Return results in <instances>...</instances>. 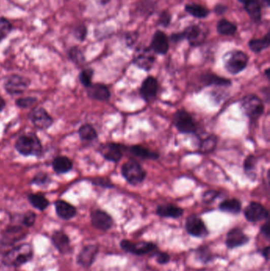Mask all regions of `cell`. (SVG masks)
<instances>
[{
    "label": "cell",
    "mask_w": 270,
    "mask_h": 271,
    "mask_svg": "<svg viewBox=\"0 0 270 271\" xmlns=\"http://www.w3.org/2000/svg\"><path fill=\"white\" fill-rule=\"evenodd\" d=\"M48 180H49V179H48L46 175H38V176L32 180V183H36V184L38 185H42L46 183V182H47Z\"/></svg>",
    "instance_id": "46"
},
{
    "label": "cell",
    "mask_w": 270,
    "mask_h": 271,
    "mask_svg": "<svg viewBox=\"0 0 270 271\" xmlns=\"http://www.w3.org/2000/svg\"><path fill=\"white\" fill-rule=\"evenodd\" d=\"M158 93V82L153 76H148L142 83L141 94L143 99L151 101L155 99Z\"/></svg>",
    "instance_id": "15"
},
{
    "label": "cell",
    "mask_w": 270,
    "mask_h": 271,
    "mask_svg": "<svg viewBox=\"0 0 270 271\" xmlns=\"http://www.w3.org/2000/svg\"><path fill=\"white\" fill-rule=\"evenodd\" d=\"M241 108L247 117L252 121H256L263 114L264 104L258 96L249 94L242 99Z\"/></svg>",
    "instance_id": "5"
},
{
    "label": "cell",
    "mask_w": 270,
    "mask_h": 271,
    "mask_svg": "<svg viewBox=\"0 0 270 271\" xmlns=\"http://www.w3.org/2000/svg\"><path fill=\"white\" fill-rule=\"evenodd\" d=\"M219 209L224 213L239 214L242 210V204L238 199H227L220 203Z\"/></svg>",
    "instance_id": "27"
},
{
    "label": "cell",
    "mask_w": 270,
    "mask_h": 271,
    "mask_svg": "<svg viewBox=\"0 0 270 271\" xmlns=\"http://www.w3.org/2000/svg\"><path fill=\"white\" fill-rule=\"evenodd\" d=\"M269 246H266L263 248L261 251V256L265 259V261L268 260V256H269Z\"/></svg>",
    "instance_id": "50"
},
{
    "label": "cell",
    "mask_w": 270,
    "mask_h": 271,
    "mask_svg": "<svg viewBox=\"0 0 270 271\" xmlns=\"http://www.w3.org/2000/svg\"><path fill=\"white\" fill-rule=\"evenodd\" d=\"M219 192L214 191V190H209V191L205 192L203 196H202V200L206 204H209V203L213 202L216 197H218Z\"/></svg>",
    "instance_id": "39"
},
{
    "label": "cell",
    "mask_w": 270,
    "mask_h": 271,
    "mask_svg": "<svg viewBox=\"0 0 270 271\" xmlns=\"http://www.w3.org/2000/svg\"><path fill=\"white\" fill-rule=\"evenodd\" d=\"M35 101H37L36 98L27 97V98H19L17 100L16 104L21 108H27V107H31Z\"/></svg>",
    "instance_id": "40"
},
{
    "label": "cell",
    "mask_w": 270,
    "mask_h": 271,
    "mask_svg": "<svg viewBox=\"0 0 270 271\" xmlns=\"http://www.w3.org/2000/svg\"><path fill=\"white\" fill-rule=\"evenodd\" d=\"M186 11L189 15L197 18H206L209 14V10L198 4H187L186 6Z\"/></svg>",
    "instance_id": "34"
},
{
    "label": "cell",
    "mask_w": 270,
    "mask_h": 271,
    "mask_svg": "<svg viewBox=\"0 0 270 271\" xmlns=\"http://www.w3.org/2000/svg\"><path fill=\"white\" fill-rule=\"evenodd\" d=\"M97 252H98V247L95 245H88L85 247L78 256V262L84 267H90L92 264L94 263Z\"/></svg>",
    "instance_id": "16"
},
{
    "label": "cell",
    "mask_w": 270,
    "mask_h": 271,
    "mask_svg": "<svg viewBox=\"0 0 270 271\" xmlns=\"http://www.w3.org/2000/svg\"><path fill=\"white\" fill-rule=\"evenodd\" d=\"M12 29V25L8 19H6L5 18H0V41L5 39Z\"/></svg>",
    "instance_id": "36"
},
{
    "label": "cell",
    "mask_w": 270,
    "mask_h": 271,
    "mask_svg": "<svg viewBox=\"0 0 270 271\" xmlns=\"http://www.w3.org/2000/svg\"><path fill=\"white\" fill-rule=\"evenodd\" d=\"M151 49L158 54L165 55L169 49V41L166 35L158 30L155 32L151 42Z\"/></svg>",
    "instance_id": "18"
},
{
    "label": "cell",
    "mask_w": 270,
    "mask_h": 271,
    "mask_svg": "<svg viewBox=\"0 0 270 271\" xmlns=\"http://www.w3.org/2000/svg\"><path fill=\"white\" fill-rule=\"evenodd\" d=\"M269 45L270 38L268 33L261 39H253L249 42V47L254 53H260L264 49L268 48Z\"/></svg>",
    "instance_id": "29"
},
{
    "label": "cell",
    "mask_w": 270,
    "mask_h": 271,
    "mask_svg": "<svg viewBox=\"0 0 270 271\" xmlns=\"http://www.w3.org/2000/svg\"><path fill=\"white\" fill-rule=\"evenodd\" d=\"M69 56L71 59L74 61L80 62L82 61L83 59V54H82L81 51L79 48H72L69 51Z\"/></svg>",
    "instance_id": "41"
},
{
    "label": "cell",
    "mask_w": 270,
    "mask_h": 271,
    "mask_svg": "<svg viewBox=\"0 0 270 271\" xmlns=\"http://www.w3.org/2000/svg\"><path fill=\"white\" fill-rule=\"evenodd\" d=\"M72 160L65 156H58L52 162V167L56 173L61 175V174L67 173L72 169Z\"/></svg>",
    "instance_id": "26"
},
{
    "label": "cell",
    "mask_w": 270,
    "mask_h": 271,
    "mask_svg": "<svg viewBox=\"0 0 270 271\" xmlns=\"http://www.w3.org/2000/svg\"><path fill=\"white\" fill-rule=\"evenodd\" d=\"M217 138L215 135H211L200 142V152L202 154H209L216 149L217 145Z\"/></svg>",
    "instance_id": "32"
},
{
    "label": "cell",
    "mask_w": 270,
    "mask_h": 271,
    "mask_svg": "<svg viewBox=\"0 0 270 271\" xmlns=\"http://www.w3.org/2000/svg\"><path fill=\"white\" fill-rule=\"evenodd\" d=\"M130 152L133 154L134 156L142 159H156L159 158V154L157 152L148 150V148L140 145H134L130 148Z\"/></svg>",
    "instance_id": "28"
},
{
    "label": "cell",
    "mask_w": 270,
    "mask_h": 271,
    "mask_svg": "<svg viewBox=\"0 0 270 271\" xmlns=\"http://www.w3.org/2000/svg\"><path fill=\"white\" fill-rule=\"evenodd\" d=\"M6 106V103L5 101H4V98L0 96V112L4 110V108H5Z\"/></svg>",
    "instance_id": "51"
},
{
    "label": "cell",
    "mask_w": 270,
    "mask_h": 271,
    "mask_svg": "<svg viewBox=\"0 0 270 271\" xmlns=\"http://www.w3.org/2000/svg\"><path fill=\"white\" fill-rule=\"evenodd\" d=\"M236 30H237L236 25L225 19L220 20L217 24V31L220 35L229 36L234 35Z\"/></svg>",
    "instance_id": "35"
},
{
    "label": "cell",
    "mask_w": 270,
    "mask_h": 271,
    "mask_svg": "<svg viewBox=\"0 0 270 271\" xmlns=\"http://www.w3.org/2000/svg\"><path fill=\"white\" fill-rule=\"evenodd\" d=\"M100 1H101L102 4H107L109 0H100Z\"/></svg>",
    "instance_id": "54"
},
{
    "label": "cell",
    "mask_w": 270,
    "mask_h": 271,
    "mask_svg": "<svg viewBox=\"0 0 270 271\" xmlns=\"http://www.w3.org/2000/svg\"><path fill=\"white\" fill-rule=\"evenodd\" d=\"M87 93L89 98L97 101H107L110 98V92L108 87L101 83H94V84L91 83L87 87Z\"/></svg>",
    "instance_id": "17"
},
{
    "label": "cell",
    "mask_w": 270,
    "mask_h": 271,
    "mask_svg": "<svg viewBox=\"0 0 270 271\" xmlns=\"http://www.w3.org/2000/svg\"><path fill=\"white\" fill-rule=\"evenodd\" d=\"M52 241L56 248L61 253H67L68 251H70V241L69 237L62 231H56L52 235Z\"/></svg>",
    "instance_id": "25"
},
{
    "label": "cell",
    "mask_w": 270,
    "mask_h": 271,
    "mask_svg": "<svg viewBox=\"0 0 270 271\" xmlns=\"http://www.w3.org/2000/svg\"><path fill=\"white\" fill-rule=\"evenodd\" d=\"M56 214L63 220H70L76 215V209L67 201L59 200L55 203Z\"/></svg>",
    "instance_id": "23"
},
{
    "label": "cell",
    "mask_w": 270,
    "mask_h": 271,
    "mask_svg": "<svg viewBox=\"0 0 270 271\" xmlns=\"http://www.w3.org/2000/svg\"><path fill=\"white\" fill-rule=\"evenodd\" d=\"M28 199L30 204L37 210L43 211L49 206V201L45 196L40 193H31L28 197Z\"/></svg>",
    "instance_id": "30"
},
{
    "label": "cell",
    "mask_w": 270,
    "mask_h": 271,
    "mask_svg": "<svg viewBox=\"0 0 270 271\" xmlns=\"http://www.w3.org/2000/svg\"><path fill=\"white\" fill-rule=\"evenodd\" d=\"M123 177L132 186L141 184L146 177V172L138 162L129 160L124 163L121 168Z\"/></svg>",
    "instance_id": "3"
},
{
    "label": "cell",
    "mask_w": 270,
    "mask_h": 271,
    "mask_svg": "<svg viewBox=\"0 0 270 271\" xmlns=\"http://www.w3.org/2000/svg\"><path fill=\"white\" fill-rule=\"evenodd\" d=\"M261 233L262 234L267 240H269L270 231H269V223L267 221L265 224H263L261 228Z\"/></svg>",
    "instance_id": "47"
},
{
    "label": "cell",
    "mask_w": 270,
    "mask_h": 271,
    "mask_svg": "<svg viewBox=\"0 0 270 271\" xmlns=\"http://www.w3.org/2000/svg\"><path fill=\"white\" fill-rule=\"evenodd\" d=\"M94 76V71L91 69H84L80 75V80L84 87H87L91 84L92 77Z\"/></svg>",
    "instance_id": "37"
},
{
    "label": "cell",
    "mask_w": 270,
    "mask_h": 271,
    "mask_svg": "<svg viewBox=\"0 0 270 271\" xmlns=\"http://www.w3.org/2000/svg\"><path fill=\"white\" fill-rule=\"evenodd\" d=\"M29 85L28 79L18 75H12L6 80L4 88L10 94H19L23 93Z\"/></svg>",
    "instance_id": "9"
},
{
    "label": "cell",
    "mask_w": 270,
    "mask_h": 271,
    "mask_svg": "<svg viewBox=\"0 0 270 271\" xmlns=\"http://www.w3.org/2000/svg\"><path fill=\"white\" fill-rule=\"evenodd\" d=\"M250 238L240 228H234L227 232L225 244L229 249L240 248L248 244Z\"/></svg>",
    "instance_id": "12"
},
{
    "label": "cell",
    "mask_w": 270,
    "mask_h": 271,
    "mask_svg": "<svg viewBox=\"0 0 270 271\" xmlns=\"http://www.w3.org/2000/svg\"><path fill=\"white\" fill-rule=\"evenodd\" d=\"M186 229L188 234L196 238H205L209 235V230L202 219L196 215H191L186 219Z\"/></svg>",
    "instance_id": "8"
},
{
    "label": "cell",
    "mask_w": 270,
    "mask_h": 271,
    "mask_svg": "<svg viewBox=\"0 0 270 271\" xmlns=\"http://www.w3.org/2000/svg\"><path fill=\"white\" fill-rule=\"evenodd\" d=\"M182 35L184 39H187L193 46L200 45L206 39V35H203L201 28L199 25H190L185 29Z\"/></svg>",
    "instance_id": "20"
},
{
    "label": "cell",
    "mask_w": 270,
    "mask_h": 271,
    "mask_svg": "<svg viewBox=\"0 0 270 271\" xmlns=\"http://www.w3.org/2000/svg\"><path fill=\"white\" fill-rule=\"evenodd\" d=\"M32 125L41 130H46L52 125V119L47 111L43 108H36L29 114Z\"/></svg>",
    "instance_id": "11"
},
{
    "label": "cell",
    "mask_w": 270,
    "mask_h": 271,
    "mask_svg": "<svg viewBox=\"0 0 270 271\" xmlns=\"http://www.w3.org/2000/svg\"><path fill=\"white\" fill-rule=\"evenodd\" d=\"M102 156L110 162L117 163L122 158V148L116 143H107L101 145L99 148Z\"/></svg>",
    "instance_id": "14"
},
{
    "label": "cell",
    "mask_w": 270,
    "mask_h": 271,
    "mask_svg": "<svg viewBox=\"0 0 270 271\" xmlns=\"http://www.w3.org/2000/svg\"><path fill=\"white\" fill-rule=\"evenodd\" d=\"M174 125L182 133H194L196 128L192 116L186 111L180 110L174 116Z\"/></svg>",
    "instance_id": "7"
},
{
    "label": "cell",
    "mask_w": 270,
    "mask_h": 271,
    "mask_svg": "<svg viewBox=\"0 0 270 271\" xmlns=\"http://www.w3.org/2000/svg\"><path fill=\"white\" fill-rule=\"evenodd\" d=\"M35 219H36V216H35V214H33V213H31V212H29V213H28V214H26L25 216H24V224H25V226H27V227H29V226L33 224V223H35Z\"/></svg>",
    "instance_id": "45"
},
{
    "label": "cell",
    "mask_w": 270,
    "mask_h": 271,
    "mask_svg": "<svg viewBox=\"0 0 270 271\" xmlns=\"http://www.w3.org/2000/svg\"><path fill=\"white\" fill-rule=\"evenodd\" d=\"M15 148L23 156H40L42 145L35 134L28 133L21 136L15 143Z\"/></svg>",
    "instance_id": "2"
},
{
    "label": "cell",
    "mask_w": 270,
    "mask_h": 271,
    "mask_svg": "<svg viewBox=\"0 0 270 271\" xmlns=\"http://www.w3.org/2000/svg\"><path fill=\"white\" fill-rule=\"evenodd\" d=\"M254 22H258L261 18V4L259 0H239Z\"/></svg>",
    "instance_id": "22"
},
{
    "label": "cell",
    "mask_w": 270,
    "mask_h": 271,
    "mask_svg": "<svg viewBox=\"0 0 270 271\" xmlns=\"http://www.w3.org/2000/svg\"><path fill=\"white\" fill-rule=\"evenodd\" d=\"M79 134H80V139L84 142H90L97 138V133L94 127L88 124L80 127Z\"/></svg>",
    "instance_id": "31"
},
{
    "label": "cell",
    "mask_w": 270,
    "mask_h": 271,
    "mask_svg": "<svg viewBox=\"0 0 270 271\" xmlns=\"http://www.w3.org/2000/svg\"><path fill=\"white\" fill-rule=\"evenodd\" d=\"M171 17L169 13L164 11L161 14L160 17H159V22L161 25L164 26V27H166L168 25H169L170 22H171Z\"/></svg>",
    "instance_id": "44"
},
{
    "label": "cell",
    "mask_w": 270,
    "mask_h": 271,
    "mask_svg": "<svg viewBox=\"0 0 270 271\" xmlns=\"http://www.w3.org/2000/svg\"><path fill=\"white\" fill-rule=\"evenodd\" d=\"M202 83L206 86H219V87H229L231 84V81L227 79L216 76L213 73H206L202 75L200 78Z\"/></svg>",
    "instance_id": "24"
},
{
    "label": "cell",
    "mask_w": 270,
    "mask_h": 271,
    "mask_svg": "<svg viewBox=\"0 0 270 271\" xmlns=\"http://www.w3.org/2000/svg\"><path fill=\"white\" fill-rule=\"evenodd\" d=\"M120 246L123 251L131 255L142 256L150 253H155L158 248L154 243L141 241V242H131L128 240H122L120 243Z\"/></svg>",
    "instance_id": "6"
},
{
    "label": "cell",
    "mask_w": 270,
    "mask_h": 271,
    "mask_svg": "<svg viewBox=\"0 0 270 271\" xmlns=\"http://www.w3.org/2000/svg\"><path fill=\"white\" fill-rule=\"evenodd\" d=\"M156 261L160 265L167 264L171 260V257L166 252H155Z\"/></svg>",
    "instance_id": "42"
},
{
    "label": "cell",
    "mask_w": 270,
    "mask_h": 271,
    "mask_svg": "<svg viewBox=\"0 0 270 271\" xmlns=\"http://www.w3.org/2000/svg\"><path fill=\"white\" fill-rule=\"evenodd\" d=\"M183 210L172 204L160 205L156 209L157 215L164 218H179L183 215Z\"/></svg>",
    "instance_id": "21"
},
{
    "label": "cell",
    "mask_w": 270,
    "mask_h": 271,
    "mask_svg": "<svg viewBox=\"0 0 270 271\" xmlns=\"http://www.w3.org/2000/svg\"><path fill=\"white\" fill-rule=\"evenodd\" d=\"M227 9L226 6L220 4V5H217L215 8V12H216V15H223L227 11Z\"/></svg>",
    "instance_id": "48"
},
{
    "label": "cell",
    "mask_w": 270,
    "mask_h": 271,
    "mask_svg": "<svg viewBox=\"0 0 270 271\" xmlns=\"http://www.w3.org/2000/svg\"><path fill=\"white\" fill-rule=\"evenodd\" d=\"M244 216L250 222H258L268 218V211L258 202H250L244 210Z\"/></svg>",
    "instance_id": "10"
},
{
    "label": "cell",
    "mask_w": 270,
    "mask_h": 271,
    "mask_svg": "<svg viewBox=\"0 0 270 271\" xmlns=\"http://www.w3.org/2000/svg\"><path fill=\"white\" fill-rule=\"evenodd\" d=\"M265 75H266L267 78L269 79V69H266V70H265Z\"/></svg>",
    "instance_id": "53"
},
{
    "label": "cell",
    "mask_w": 270,
    "mask_h": 271,
    "mask_svg": "<svg viewBox=\"0 0 270 271\" xmlns=\"http://www.w3.org/2000/svg\"><path fill=\"white\" fill-rule=\"evenodd\" d=\"M196 259H198L201 263L208 264L213 260V254L210 248L207 246L199 247L195 251Z\"/></svg>",
    "instance_id": "33"
},
{
    "label": "cell",
    "mask_w": 270,
    "mask_h": 271,
    "mask_svg": "<svg viewBox=\"0 0 270 271\" xmlns=\"http://www.w3.org/2000/svg\"><path fill=\"white\" fill-rule=\"evenodd\" d=\"M226 70L232 75H237L247 67L248 56L242 51L234 50L225 55Z\"/></svg>",
    "instance_id": "4"
},
{
    "label": "cell",
    "mask_w": 270,
    "mask_h": 271,
    "mask_svg": "<svg viewBox=\"0 0 270 271\" xmlns=\"http://www.w3.org/2000/svg\"><path fill=\"white\" fill-rule=\"evenodd\" d=\"M256 163H257V157L253 155L249 156L244 161V166H243L246 173H251L255 169Z\"/></svg>",
    "instance_id": "38"
},
{
    "label": "cell",
    "mask_w": 270,
    "mask_h": 271,
    "mask_svg": "<svg viewBox=\"0 0 270 271\" xmlns=\"http://www.w3.org/2000/svg\"><path fill=\"white\" fill-rule=\"evenodd\" d=\"M90 219L92 225L97 229L103 231H108L114 224V221L111 216L103 210H97L92 212Z\"/></svg>",
    "instance_id": "13"
},
{
    "label": "cell",
    "mask_w": 270,
    "mask_h": 271,
    "mask_svg": "<svg viewBox=\"0 0 270 271\" xmlns=\"http://www.w3.org/2000/svg\"><path fill=\"white\" fill-rule=\"evenodd\" d=\"M261 2L264 4V5H265L266 8H268L270 6V0H261Z\"/></svg>",
    "instance_id": "52"
},
{
    "label": "cell",
    "mask_w": 270,
    "mask_h": 271,
    "mask_svg": "<svg viewBox=\"0 0 270 271\" xmlns=\"http://www.w3.org/2000/svg\"><path fill=\"white\" fill-rule=\"evenodd\" d=\"M155 57L151 54L149 49L139 51L134 57V63L137 67L144 70L149 71L153 66Z\"/></svg>",
    "instance_id": "19"
},
{
    "label": "cell",
    "mask_w": 270,
    "mask_h": 271,
    "mask_svg": "<svg viewBox=\"0 0 270 271\" xmlns=\"http://www.w3.org/2000/svg\"><path fill=\"white\" fill-rule=\"evenodd\" d=\"M75 35L79 40H84L86 35H87V28L85 27V25H83L78 26L75 29Z\"/></svg>",
    "instance_id": "43"
},
{
    "label": "cell",
    "mask_w": 270,
    "mask_h": 271,
    "mask_svg": "<svg viewBox=\"0 0 270 271\" xmlns=\"http://www.w3.org/2000/svg\"><path fill=\"white\" fill-rule=\"evenodd\" d=\"M32 250L30 245L27 244H21L8 251L4 255L3 262L6 266L17 267L29 262L32 259Z\"/></svg>",
    "instance_id": "1"
},
{
    "label": "cell",
    "mask_w": 270,
    "mask_h": 271,
    "mask_svg": "<svg viewBox=\"0 0 270 271\" xmlns=\"http://www.w3.org/2000/svg\"><path fill=\"white\" fill-rule=\"evenodd\" d=\"M171 39L173 42H180L184 39L183 35L182 33H175V35H171Z\"/></svg>",
    "instance_id": "49"
}]
</instances>
